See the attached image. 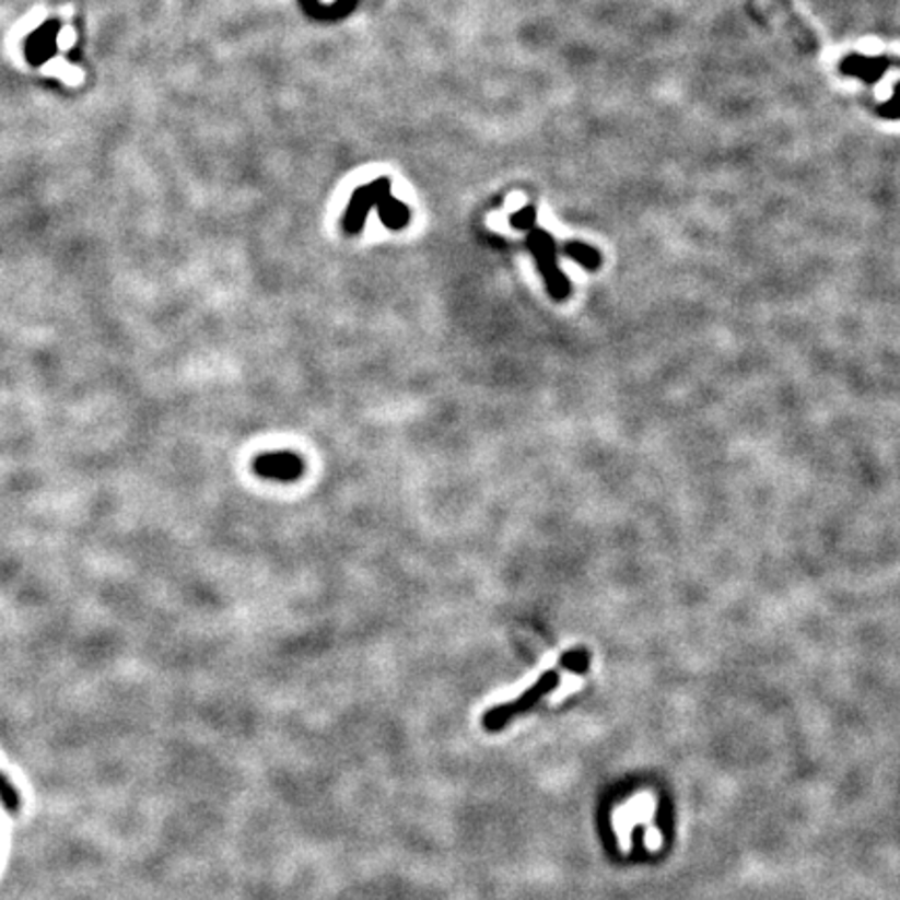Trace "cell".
Wrapping results in <instances>:
<instances>
[{"instance_id":"5b68a950","label":"cell","mask_w":900,"mask_h":900,"mask_svg":"<svg viewBox=\"0 0 900 900\" xmlns=\"http://www.w3.org/2000/svg\"><path fill=\"white\" fill-rule=\"evenodd\" d=\"M565 255H570L575 264H580L582 267L591 269V271L598 269L600 264H603L600 253H598L596 248H593V246H588V244H582V242H570V244L565 246Z\"/></svg>"},{"instance_id":"277c9868","label":"cell","mask_w":900,"mask_h":900,"mask_svg":"<svg viewBox=\"0 0 900 900\" xmlns=\"http://www.w3.org/2000/svg\"><path fill=\"white\" fill-rule=\"evenodd\" d=\"M900 69V57H863V55H849L842 63L840 71L849 78H858L863 82H876L881 73L888 69Z\"/></svg>"},{"instance_id":"9c48e42d","label":"cell","mask_w":900,"mask_h":900,"mask_svg":"<svg viewBox=\"0 0 900 900\" xmlns=\"http://www.w3.org/2000/svg\"><path fill=\"white\" fill-rule=\"evenodd\" d=\"M515 218H517V220L513 221V223H515L517 227H527V225H529V223L534 221V218H531V211H529V209H527V211H524L522 215H515Z\"/></svg>"},{"instance_id":"ba28073f","label":"cell","mask_w":900,"mask_h":900,"mask_svg":"<svg viewBox=\"0 0 900 900\" xmlns=\"http://www.w3.org/2000/svg\"><path fill=\"white\" fill-rule=\"evenodd\" d=\"M879 113L884 115V117H888V119H900V84H897V89H895V96L890 98V103H886Z\"/></svg>"},{"instance_id":"8992f818","label":"cell","mask_w":900,"mask_h":900,"mask_svg":"<svg viewBox=\"0 0 900 900\" xmlns=\"http://www.w3.org/2000/svg\"><path fill=\"white\" fill-rule=\"evenodd\" d=\"M559 665L563 669H570L573 674H586L591 667V653L586 648H575L571 653H565L559 661Z\"/></svg>"},{"instance_id":"3957f363","label":"cell","mask_w":900,"mask_h":900,"mask_svg":"<svg viewBox=\"0 0 900 900\" xmlns=\"http://www.w3.org/2000/svg\"><path fill=\"white\" fill-rule=\"evenodd\" d=\"M253 471L265 480L278 482H296L305 474V461L288 451L265 453L253 461Z\"/></svg>"},{"instance_id":"6da1fadb","label":"cell","mask_w":900,"mask_h":900,"mask_svg":"<svg viewBox=\"0 0 900 900\" xmlns=\"http://www.w3.org/2000/svg\"><path fill=\"white\" fill-rule=\"evenodd\" d=\"M559 674L557 671H547V674H542V678L536 681L529 690H526L519 699H515V701H511V703L501 704V706H494V709H490L486 715H483L482 724L486 729H490V732H496V729H501V727H505L513 717H517L519 713H524L527 709H531L534 704L540 703V699L542 697H547L550 694L557 686H559Z\"/></svg>"},{"instance_id":"52a82bcc","label":"cell","mask_w":900,"mask_h":900,"mask_svg":"<svg viewBox=\"0 0 900 900\" xmlns=\"http://www.w3.org/2000/svg\"><path fill=\"white\" fill-rule=\"evenodd\" d=\"M0 803L9 813H17L22 809V796L17 788L7 780V775L0 773Z\"/></svg>"},{"instance_id":"7a4b0ae2","label":"cell","mask_w":900,"mask_h":900,"mask_svg":"<svg viewBox=\"0 0 900 900\" xmlns=\"http://www.w3.org/2000/svg\"><path fill=\"white\" fill-rule=\"evenodd\" d=\"M529 246L531 253L538 261L540 273L547 282L549 294L554 301H565L571 294V284L568 276L557 267V259H554V242L550 238L547 232H531L529 236Z\"/></svg>"}]
</instances>
